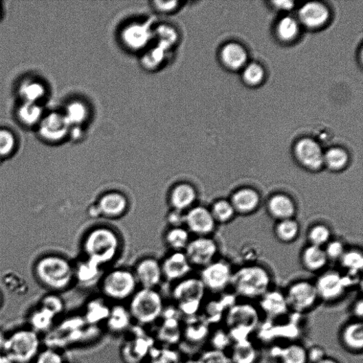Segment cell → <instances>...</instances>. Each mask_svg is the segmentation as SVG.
Here are the masks:
<instances>
[{
  "instance_id": "obj_20",
  "label": "cell",
  "mask_w": 363,
  "mask_h": 363,
  "mask_svg": "<svg viewBox=\"0 0 363 363\" xmlns=\"http://www.w3.org/2000/svg\"><path fill=\"white\" fill-rule=\"evenodd\" d=\"M72 126L63 113L54 112L45 117L39 126L42 138L50 142L58 143L70 135Z\"/></svg>"
},
{
  "instance_id": "obj_15",
  "label": "cell",
  "mask_w": 363,
  "mask_h": 363,
  "mask_svg": "<svg viewBox=\"0 0 363 363\" xmlns=\"http://www.w3.org/2000/svg\"><path fill=\"white\" fill-rule=\"evenodd\" d=\"M210 210L202 206H195L185 213L184 226L195 237L210 236L216 228Z\"/></svg>"
},
{
  "instance_id": "obj_58",
  "label": "cell",
  "mask_w": 363,
  "mask_h": 363,
  "mask_svg": "<svg viewBox=\"0 0 363 363\" xmlns=\"http://www.w3.org/2000/svg\"><path fill=\"white\" fill-rule=\"evenodd\" d=\"M316 363H340V362L332 358H329L326 356L324 358H323L322 360H321L320 361Z\"/></svg>"
},
{
  "instance_id": "obj_56",
  "label": "cell",
  "mask_w": 363,
  "mask_h": 363,
  "mask_svg": "<svg viewBox=\"0 0 363 363\" xmlns=\"http://www.w3.org/2000/svg\"><path fill=\"white\" fill-rule=\"evenodd\" d=\"M353 312L359 320H362L363 315V302L362 300L358 301L353 307Z\"/></svg>"
},
{
  "instance_id": "obj_40",
  "label": "cell",
  "mask_w": 363,
  "mask_h": 363,
  "mask_svg": "<svg viewBox=\"0 0 363 363\" xmlns=\"http://www.w3.org/2000/svg\"><path fill=\"white\" fill-rule=\"evenodd\" d=\"M210 210L217 223L229 222L236 214L230 201L224 199L215 201Z\"/></svg>"
},
{
  "instance_id": "obj_9",
  "label": "cell",
  "mask_w": 363,
  "mask_h": 363,
  "mask_svg": "<svg viewBox=\"0 0 363 363\" xmlns=\"http://www.w3.org/2000/svg\"><path fill=\"white\" fill-rule=\"evenodd\" d=\"M119 40L124 49L139 56L153 44V26L146 21H133L122 27Z\"/></svg>"
},
{
  "instance_id": "obj_53",
  "label": "cell",
  "mask_w": 363,
  "mask_h": 363,
  "mask_svg": "<svg viewBox=\"0 0 363 363\" xmlns=\"http://www.w3.org/2000/svg\"><path fill=\"white\" fill-rule=\"evenodd\" d=\"M232 338L228 332L217 331L213 336L212 343L215 350L221 351L229 346L232 342Z\"/></svg>"
},
{
  "instance_id": "obj_33",
  "label": "cell",
  "mask_w": 363,
  "mask_h": 363,
  "mask_svg": "<svg viewBox=\"0 0 363 363\" xmlns=\"http://www.w3.org/2000/svg\"><path fill=\"white\" fill-rule=\"evenodd\" d=\"M342 340L345 347L353 352L363 349V323L355 321L347 324L342 331Z\"/></svg>"
},
{
  "instance_id": "obj_4",
  "label": "cell",
  "mask_w": 363,
  "mask_h": 363,
  "mask_svg": "<svg viewBox=\"0 0 363 363\" xmlns=\"http://www.w3.org/2000/svg\"><path fill=\"white\" fill-rule=\"evenodd\" d=\"M41 351L38 333L27 328L6 337L3 353L9 363H34Z\"/></svg>"
},
{
  "instance_id": "obj_50",
  "label": "cell",
  "mask_w": 363,
  "mask_h": 363,
  "mask_svg": "<svg viewBox=\"0 0 363 363\" xmlns=\"http://www.w3.org/2000/svg\"><path fill=\"white\" fill-rule=\"evenodd\" d=\"M41 307L48 310L55 316H57L63 312L64 305L60 298L56 295H50V296L43 300Z\"/></svg>"
},
{
  "instance_id": "obj_36",
  "label": "cell",
  "mask_w": 363,
  "mask_h": 363,
  "mask_svg": "<svg viewBox=\"0 0 363 363\" xmlns=\"http://www.w3.org/2000/svg\"><path fill=\"white\" fill-rule=\"evenodd\" d=\"M349 163V155L343 148H331L324 153V166L333 172L344 170Z\"/></svg>"
},
{
  "instance_id": "obj_49",
  "label": "cell",
  "mask_w": 363,
  "mask_h": 363,
  "mask_svg": "<svg viewBox=\"0 0 363 363\" xmlns=\"http://www.w3.org/2000/svg\"><path fill=\"white\" fill-rule=\"evenodd\" d=\"M346 251L344 243L338 240L329 241L324 249L328 260L331 261H340Z\"/></svg>"
},
{
  "instance_id": "obj_16",
  "label": "cell",
  "mask_w": 363,
  "mask_h": 363,
  "mask_svg": "<svg viewBox=\"0 0 363 363\" xmlns=\"http://www.w3.org/2000/svg\"><path fill=\"white\" fill-rule=\"evenodd\" d=\"M132 270L140 288L157 289L164 280L161 261L153 257L140 259Z\"/></svg>"
},
{
  "instance_id": "obj_1",
  "label": "cell",
  "mask_w": 363,
  "mask_h": 363,
  "mask_svg": "<svg viewBox=\"0 0 363 363\" xmlns=\"http://www.w3.org/2000/svg\"><path fill=\"white\" fill-rule=\"evenodd\" d=\"M122 247L120 234L112 227L105 225L89 230L82 241L83 257L103 268L118 258Z\"/></svg>"
},
{
  "instance_id": "obj_21",
  "label": "cell",
  "mask_w": 363,
  "mask_h": 363,
  "mask_svg": "<svg viewBox=\"0 0 363 363\" xmlns=\"http://www.w3.org/2000/svg\"><path fill=\"white\" fill-rule=\"evenodd\" d=\"M74 280L83 287H92L100 283L104 268L94 261L82 258L75 265Z\"/></svg>"
},
{
  "instance_id": "obj_5",
  "label": "cell",
  "mask_w": 363,
  "mask_h": 363,
  "mask_svg": "<svg viewBox=\"0 0 363 363\" xmlns=\"http://www.w3.org/2000/svg\"><path fill=\"white\" fill-rule=\"evenodd\" d=\"M99 285L104 299L118 303L129 300L140 288L133 270L124 267L105 272Z\"/></svg>"
},
{
  "instance_id": "obj_23",
  "label": "cell",
  "mask_w": 363,
  "mask_h": 363,
  "mask_svg": "<svg viewBox=\"0 0 363 363\" xmlns=\"http://www.w3.org/2000/svg\"><path fill=\"white\" fill-rule=\"evenodd\" d=\"M181 42L179 31L169 23L153 26V43L173 54Z\"/></svg>"
},
{
  "instance_id": "obj_22",
  "label": "cell",
  "mask_w": 363,
  "mask_h": 363,
  "mask_svg": "<svg viewBox=\"0 0 363 363\" xmlns=\"http://www.w3.org/2000/svg\"><path fill=\"white\" fill-rule=\"evenodd\" d=\"M261 199V195L256 190L245 187L235 191L230 201L236 213L249 214L256 211L260 206Z\"/></svg>"
},
{
  "instance_id": "obj_3",
  "label": "cell",
  "mask_w": 363,
  "mask_h": 363,
  "mask_svg": "<svg viewBox=\"0 0 363 363\" xmlns=\"http://www.w3.org/2000/svg\"><path fill=\"white\" fill-rule=\"evenodd\" d=\"M272 279L266 268L258 265H246L233 272L231 285L239 296L261 298L269 291Z\"/></svg>"
},
{
  "instance_id": "obj_47",
  "label": "cell",
  "mask_w": 363,
  "mask_h": 363,
  "mask_svg": "<svg viewBox=\"0 0 363 363\" xmlns=\"http://www.w3.org/2000/svg\"><path fill=\"white\" fill-rule=\"evenodd\" d=\"M265 73L263 67L256 63H251L245 67L243 76L248 85H257L264 78Z\"/></svg>"
},
{
  "instance_id": "obj_37",
  "label": "cell",
  "mask_w": 363,
  "mask_h": 363,
  "mask_svg": "<svg viewBox=\"0 0 363 363\" xmlns=\"http://www.w3.org/2000/svg\"><path fill=\"white\" fill-rule=\"evenodd\" d=\"M52 313L42 307L34 311L29 319L30 329L37 333L49 331L56 319Z\"/></svg>"
},
{
  "instance_id": "obj_54",
  "label": "cell",
  "mask_w": 363,
  "mask_h": 363,
  "mask_svg": "<svg viewBox=\"0 0 363 363\" xmlns=\"http://www.w3.org/2000/svg\"><path fill=\"white\" fill-rule=\"evenodd\" d=\"M169 227L184 226L185 213L170 210L166 217Z\"/></svg>"
},
{
  "instance_id": "obj_45",
  "label": "cell",
  "mask_w": 363,
  "mask_h": 363,
  "mask_svg": "<svg viewBox=\"0 0 363 363\" xmlns=\"http://www.w3.org/2000/svg\"><path fill=\"white\" fill-rule=\"evenodd\" d=\"M331 236L329 227L324 224H316L312 226L308 234L311 245L322 248L329 242Z\"/></svg>"
},
{
  "instance_id": "obj_59",
  "label": "cell",
  "mask_w": 363,
  "mask_h": 363,
  "mask_svg": "<svg viewBox=\"0 0 363 363\" xmlns=\"http://www.w3.org/2000/svg\"><path fill=\"white\" fill-rule=\"evenodd\" d=\"M0 363H9L1 351H0Z\"/></svg>"
},
{
  "instance_id": "obj_27",
  "label": "cell",
  "mask_w": 363,
  "mask_h": 363,
  "mask_svg": "<svg viewBox=\"0 0 363 363\" xmlns=\"http://www.w3.org/2000/svg\"><path fill=\"white\" fill-rule=\"evenodd\" d=\"M260 299L261 310L270 318L283 316L289 310L285 294L279 291H267Z\"/></svg>"
},
{
  "instance_id": "obj_55",
  "label": "cell",
  "mask_w": 363,
  "mask_h": 363,
  "mask_svg": "<svg viewBox=\"0 0 363 363\" xmlns=\"http://www.w3.org/2000/svg\"><path fill=\"white\" fill-rule=\"evenodd\" d=\"M326 357L324 349L319 346H311L307 350L308 362L316 363Z\"/></svg>"
},
{
  "instance_id": "obj_25",
  "label": "cell",
  "mask_w": 363,
  "mask_h": 363,
  "mask_svg": "<svg viewBox=\"0 0 363 363\" xmlns=\"http://www.w3.org/2000/svg\"><path fill=\"white\" fill-rule=\"evenodd\" d=\"M299 17L305 26L316 29L326 24L329 17V12L324 5L312 2L306 3L300 9Z\"/></svg>"
},
{
  "instance_id": "obj_13",
  "label": "cell",
  "mask_w": 363,
  "mask_h": 363,
  "mask_svg": "<svg viewBox=\"0 0 363 363\" xmlns=\"http://www.w3.org/2000/svg\"><path fill=\"white\" fill-rule=\"evenodd\" d=\"M289 309L302 313L311 309L319 297L315 285L308 281H300L292 285L285 294Z\"/></svg>"
},
{
  "instance_id": "obj_48",
  "label": "cell",
  "mask_w": 363,
  "mask_h": 363,
  "mask_svg": "<svg viewBox=\"0 0 363 363\" xmlns=\"http://www.w3.org/2000/svg\"><path fill=\"white\" fill-rule=\"evenodd\" d=\"M15 147L14 135L8 130H0V157L10 155Z\"/></svg>"
},
{
  "instance_id": "obj_18",
  "label": "cell",
  "mask_w": 363,
  "mask_h": 363,
  "mask_svg": "<svg viewBox=\"0 0 363 363\" xmlns=\"http://www.w3.org/2000/svg\"><path fill=\"white\" fill-rule=\"evenodd\" d=\"M161 263L164 280L169 283L187 278L193 269L184 252H170Z\"/></svg>"
},
{
  "instance_id": "obj_31",
  "label": "cell",
  "mask_w": 363,
  "mask_h": 363,
  "mask_svg": "<svg viewBox=\"0 0 363 363\" xmlns=\"http://www.w3.org/2000/svg\"><path fill=\"white\" fill-rule=\"evenodd\" d=\"M104 298H96L88 301L84 310V320L91 325H97L107 320L110 307Z\"/></svg>"
},
{
  "instance_id": "obj_7",
  "label": "cell",
  "mask_w": 363,
  "mask_h": 363,
  "mask_svg": "<svg viewBox=\"0 0 363 363\" xmlns=\"http://www.w3.org/2000/svg\"><path fill=\"white\" fill-rule=\"evenodd\" d=\"M259 322L258 310L252 305H234L226 313V325L234 342L246 340Z\"/></svg>"
},
{
  "instance_id": "obj_19",
  "label": "cell",
  "mask_w": 363,
  "mask_h": 363,
  "mask_svg": "<svg viewBox=\"0 0 363 363\" xmlns=\"http://www.w3.org/2000/svg\"><path fill=\"white\" fill-rule=\"evenodd\" d=\"M198 191L189 182L182 181L175 184L168 195L170 210L186 213L196 206Z\"/></svg>"
},
{
  "instance_id": "obj_35",
  "label": "cell",
  "mask_w": 363,
  "mask_h": 363,
  "mask_svg": "<svg viewBox=\"0 0 363 363\" xmlns=\"http://www.w3.org/2000/svg\"><path fill=\"white\" fill-rule=\"evenodd\" d=\"M258 351L251 340L248 339L234 342L232 347V363H256Z\"/></svg>"
},
{
  "instance_id": "obj_34",
  "label": "cell",
  "mask_w": 363,
  "mask_h": 363,
  "mask_svg": "<svg viewBox=\"0 0 363 363\" xmlns=\"http://www.w3.org/2000/svg\"><path fill=\"white\" fill-rule=\"evenodd\" d=\"M302 261L304 266L311 272H316L323 269L329 260L322 247L310 245L302 253Z\"/></svg>"
},
{
  "instance_id": "obj_44",
  "label": "cell",
  "mask_w": 363,
  "mask_h": 363,
  "mask_svg": "<svg viewBox=\"0 0 363 363\" xmlns=\"http://www.w3.org/2000/svg\"><path fill=\"white\" fill-rule=\"evenodd\" d=\"M42 113V109L36 103L25 102L19 108L18 116L23 123L32 126L40 121Z\"/></svg>"
},
{
  "instance_id": "obj_11",
  "label": "cell",
  "mask_w": 363,
  "mask_h": 363,
  "mask_svg": "<svg viewBox=\"0 0 363 363\" xmlns=\"http://www.w3.org/2000/svg\"><path fill=\"white\" fill-rule=\"evenodd\" d=\"M217 252V243L210 236L191 239L184 251L192 267L200 268L214 261Z\"/></svg>"
},
{
  "instance_id": "obj_43",
  "label": "cell",
  "mask_w": 363,
  "mask_h": 363,
  "mask_svg": "<svg viewBox=\"0 0 363 363\" xmlns=\"http://www.w3.org/2000/svg\"><path fill=\"white\" fill-rule=\"evenodd\" d=\"M19 93L25 102L36 103L44 96L45 88L39 82L34 81L26 82L21 86Z\"/></svg>"
},
{
  "instance_id": "obj_2",
  "label": "cell",
  "mask_w": 363,
  "mask_h": 363,
  "mask_svg": "<svg viewBox=\"0 0 363 363\" xmlns=\"http://www.w3.org/2000/svg\"><path fill=\"white\" fill-rule=\"evenodd\" d=\"M128 309L133 321L141 325H150L164 314V300L157 289L139 288L129 300Z\"/></svg>"
},
{
  "instance_id": "obj_6",
  "label": "cell",
  "mask_w": 363,
  "mask_h": 363,
  "mask_svg": "<svg viewBox=\"0 0 363 363\" xmlns=\"http://www.w3.org/2000/svg\"><path fill=\"white\" fill-rule=\"evenodd\" d=\"M37 271L43 283L55 290H64L75 280L74 265L59 256L43 258L38 264Z\"/></svg>"
},
{
  "instance_id": "obj_42",
  "label": "cell",
  "mask_w": 363,
  "mask_h": 363,
  "mask_svg": "<svg viewBox=\"0 0 363 363\" xmlns=\"http://www.w3.org/2000/svg\"><path fill=\"white\" fill-rule=\"evenodd\" d=\"M340 261L342 265L348 270L351 277L358 274L362 270L363 256L358 250L353 249L346 251Z\"/></svg>"
},
{
  "instance_id": "obj_52",
  "label": "cell",
  "mask_w": 363,
  "mask_h": 363,
  "mask_svg": "<svg viewBox=\"0 0 363 363\" xmlns=\"http://www.w3.org/2000/svg\"><path fill=\"white\" fill-rule=\"evenodd\" d=\"M34 363H64L63 356L53 349L41 350Z\"/></svg>"
},
{
  "instance_id": "obj_14",
  "label": "cell",
  "mask_w": 363,
  "mask_h": 363,
  "mask_svg": "<svg viewBox=\"0 0 363 363\" xmlns=\"http://www.w3.org/2000/svg\"><path fill=\"white\" fill-rule=\"evenodd\" d=\"M100 217L118 219L128 212L130 201L128 197L118 190H109L102 193L95 203Z\"/></svg>"
},
{
  "instance_id": "obj_30",
  "label": "cell",
  "mask_w": 363,
  "mask_h": 363,
  "mask_svg": "<svg viewBox=\"0 0 363 363\" xmlns=\"http://www.w3.org/2000/svg\"><path fill=\"white\" fill-rule=\"evenodd\" d=\"M221 59L226 67L232 70H237L244 66L248 55L241 45L236 43H229L222 48Z\"/></svg>"
},
{
  "instance_id": "obj_46",
  "label": "cell",
  "mask_w": 363,
  "mask_h": 363,
  "mask_svg": "<svg viewBox=\"0 0 363 363\" xmlns=\"http://www.w3.org/2000/svg\"><path fill=\"white\" fill-rule=\"evenodd\" d=\"M186 4V2L159 1V0H156V1L151 2V7L158 14L171 16L183 10Z\"/></svg>"
},
{
  "instance_id": "obj_60",
  "label": "cell",
  "mask_w": 363,
  "mask_h": 363,
  "mask_svg": "<svg viewBox=\"0 0 363 363\" xmlns=\"http://www.w3.org/2000/svg\"><path fill=\"white\" fill-rule=\"evenodd\" d=\"M0 302H1V300H0Z\"/></svg>"
},
{
  "instance_id": "obj_17",
  "label": "cell",
  "mask_w": 363,
  "mask_h": 363,
  "mask_svg": "<svg viewBox=\"0 0 363 363\" xmlns=\"http://www.w3.org/2000/svg\"><path fill=\"white\" fill-rule=\"evenodd\" d=\"M324 153L320 145L310 139H302L294 146V155L298 163L313 172L324 167Z\"/></svg>"
},
{
  "instance_id": "obj_51",
  "label": "cell",
  "mask_w": 363,
  "mask_h": 363,
  "mask_svg": "<svg viewBox=\"0 0 363 363\" xmlns=\"http://www.w3.org/2000/svg\"><path fill=\"white\" fill-rule=\"evenodd\" d=\"M197 363H232L223 351L212 350L204 353Z\"/></svg>"
},
{
  "instance_id": "obj_32",
  "label": "cell",
  "mask_w": 363,
  "mask_h": 363,
  "mask_svg": "<svg viewBox=\"0 0 363 363\" xmlns=\"http://www.w3.org/2000/svg\"><path fill=\"white\" fill-rule=\"evenodd\" d=\"M164 240L170 252H184L191 240V234L185 226L168 227Z\"/></svg>"
},
{
  "instance_id": "obj_24",
  "label": "cell",
  "mask_w": 363,
  "mask_h": 363,
  "mask_svg": "<svg viewBox=\"0 0 363 363\" xmlns=\"http://www.w3.org/2000/svg\"><path fill=\"white\" fill-rule=\"evenodd\" d=\"M267 207L270 214L278 221L293 219L297 211L296 204L292 198L283 193L272 195L267 201Z\"/></svg>"
},
{
  "instance_id": "obj_38",
  "label": "cell",
  "mask_w": 363,
  "mask_h": 363,
  "mask_svg": "<svg viewBox=\"0 0 363 363\" xmlns=\"http://www.w3.org/2000/svg\"><path fill=\"white\" fill-rule=\"evenodd\" d=\"M281 363H308L307 349L300 344H291L278 351Z\"/></svg>"
},
{
  "instance_id": "obj_29",
  "label": "cell",
  "mask_w": 363,
  "mask_h": 363,
  "mask_svg": "<svg viewBox=\"0 0 363 363\" xmlns=\"http://www.w3.org/2000/svg\"><path fill=\"white\" fill-rule=\"evenodd\" d=\"M63 113L72 128L82 129L89 121L91 109L85 100H76L67 105Z\"/></svg>"
},
{
  "instance_id": "obj_28",
  "label": "cell",
  "mask_w": 363,
  "mask_h": 363,
  "mask_svg": "<svg viewBox=\"0 0 363 363\" xmlns=\"http://www.w3.org/2000/svg\"><path fill=\"white\" fill-rule=\"evenodd\" d=\"M132 321L128 307L118 303L110 308L105 324L111 333H120L129 329Z\"/></svg>"
},
{
  "instance_id": "obj_39",
  "label": "cell",
  "mask_w": 363,
  "mask_h": 363,
  "mask_svg": "<svg viewBox=\"0 0 363 363\" xmlns=\"http://www.w3.org/2000/svg\"><path fill=\"white\" fill-rule=\"evenodd\" d=\"M300 233V225L294 219L279 221L276 226V234L279 240L289 243L296 239Z\"/></svg>"
},
{
  "instance_id": "obj_57",
  "label": "cell",
  "mask_w": 363,
  "mask_h": 363,
  "mask_svg": "<svg viewBox=\"0 0 363 363\" xmlns=\"http://www.w3.org/2000/svg\"><path fill=\"white\" fill-rule=\"evenodd\" d=\"M275 6L282 10H289L293 7V2L291 1H276Z\"/></svg>"
},
{
  "instance_id": "obj_12",
  "label": "cell",
  "mask_w": 363,
  "mask_h": 363,
  "mask_svg": "<svg viewBox=\"0 0 363 363\" xmlns=\"http://www.w3.org/2000/svg\"><path fill=\"white\" fill-rule=\"evenodd\" d=\"M351 278L352 277L343 276L335 271L325 272L315 284L318 297L325 302L339 299L353 284Z\"/></svg>"
},
{
  "instance_id": "obj_10",
  "label": "cell",
  "mask_w": 363,
  "mask_h": 363,
  "mask_svg": "<svg viewBox=\"0 0 363 363\" xmlns=\"http://www.w3.org/2000/svg\"><path fill=\"white\" fill-rule=\"evenodd\" d=\"M233 272L230 265L223 261H214L201 268L199 278L206 290L221 292L231 285Z\"/></svg>"
},
{
  "instance_id": "obj_8",
  "label": "cell",
  "mask_w": 363,
  "mask_h": 363,
  "mask_svg": "<svg viewBox=\"0 0 363 363\" xmlns=\"http://www.w3.org/2000/svg\"><path fill=\"white\" fill-rule=\"evenodd\" d=\"M206 291L199 278L189 276L175 283L172 296L182 313L194 315L201 306Z\"/></svg>"
},
{
  "instance_id": "obj_41",
  "label": "cell",
  "mask_w": 363,
  "mask_h": 363,
  "mask_svg": "<svg viewBox=\"0 0 363 363\" xmlns=\"http://www.w3.org/2000/svg\"><path fill=\"white\" fill-rule=\"evenodd\" d=\"M300 32L298 21L291 17L285 16L281 19L277 27V33L280 38L289 41L296 38Z\"/></svg>"
},
{
  "instance_id": "obj_26",
  "label": "cell",
  "mask_w": 363,
  "mask_h": 363,
  "mask_svg": "<svg viewBox=\"0 0 363 363\" xmlns=\"http://www.w3.org/2000/svg\"><path fill=\"white\" fill-rule=\"evenodd\" d=\"M171 55L153 43L140 55V63L146 72L155 73L163 69L169 63Z\"/></svg>"
}]
</instances>
